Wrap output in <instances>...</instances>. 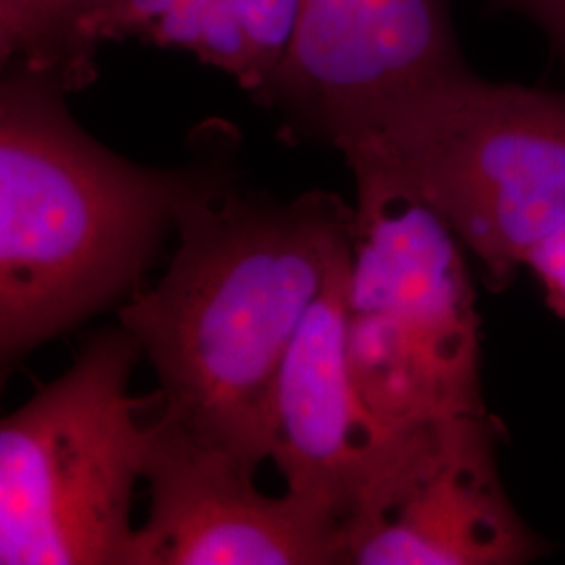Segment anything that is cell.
<instances>
[{"instance_id": "10", "label": "cell", "mask_w": 565, "mask_h": 565, "mask_svg": "<svg viewBox=\"0 0 565 565\" xmlns=\"http://www.w3.org/2000/svg\"><path fill=\"white\" fill-rule=\"evenodd\" d=\"M298 0H99L82 28L97 60L105 42L177 49L233 76L256 97L281 65Z\"/></svg>"}, {"instance_id": "7", "label": "cell", "mask_w": 565, "mask_h": 565, "mask_svg": "<svg viewBox=\"0 0 565 565\" xmlns=\"http://www.w3.org/2000/svg\"><path fill=\"white\" fill-rule=\"evenodd\" d=\"M450 0H298L281 65L256 102L291 139L329 145L387 103L465 70Z\"/></svg>"}, {"instance_id": "5", "label": "cell", "mask_w": 565, "mask_h": 565, "mask_svg": "<svg viewBox=\"0 0 565 565\" xmlns=\"http://www.w3.org/2000/svg\"><path fill=\"white\" fill-rule=\"evenodd\" d=\"M103 329L60 380L0 425V564L130 565L132 494L145 480L160 394L132 396L141 356Z\"/></svg>"}, {"instance_id": "8", "label": "cell", "mask_w": 565, "mask_h": 565, "mask_svg": "<svg viewBox=\"0 0 565 565\" xmlns=\"http://www.w3.org/2000/svg\"><path fill=\"white\" fill-rule=\"evenodd\" d=\"M145 480L151 509L130 565H333L340 532L296 494L268 497L256 471L156 419Z\"/></svg>"}, {"instance_id": "11", "label": "cell", "mask_w": 565, "mask_h": 565, "mask_svg": "<svg viewBox=\"0 0 565 565\" xmlns=\"http://www.w3.org/2000/svg\"><path fill=\"white\" fill-rule=\"evenodd\" d=\"M99 0H0V60L61 82L70 93L97 72L82 28Z\"/></svg>"}, {"instance_id": "3", "label": "cell", "mask_w": 565, "mask_h": 565, "mask_svg": "<svg viewBox=\"0 0 565 565\" xmlns=\"http://www.w3.org/2000/svg\"><path fill=\"white\" fill-rule=\"evenodd\" d=\"M345 285L350 375L392 431L486 415L482 321L467 252L424 198L364 151Z\"/></svg>"}, {"instance_id": "4", "label": "cell", "mask_w": 565, "mask_h": 565, "mask_svg": "<svg viewBox=\"0 0 565 565\" xmlns=\"http://www.w3.org/2000/svg\"><path fill=\"white\" fill-rule=\"evenodd\" d=\"M333 147L364 151L411 184L492 291L565 224V90L482 81L465 67L387 103Z\"/></svg>"}, {"instance_id": "6", "label": "cell", "mask_w": 565, "mask_h": 565, "mask_svg": "<svg viewBox=\"0 0 565 565\" xmlns=\"http://www.w3.org/2000/svg\"><path fill=\"white\" fill-rule=\"evenodd\" d=\"M501 424L457 417L406 431L340 534L343 565H524L548 553L501 476Z\"/></svg>"}, {"instance_id": "12", "label": "cell", "mask_w": 565, "mask_h": 565, "mask_svg": "<svg viewBox=\"0 0 565 565\" xmlns=\"http://www.w3.org/2000/svg\"><path fill=\"white\" fill-rule=\"evenodd\" d=\"M522 270L532 273L546 306L565 323V224L525 252Z\"/></svg>"}, {"instance_id": "9", "label": "cell", "mask_w": 565, "mask_h": 565, "mask_svg": "<svg viewBox=\"0 0 565 565\" xmlns=\"http://www.w3.org/2000/svg\"><path fill=\"white\" fill-rule=\"evenodd\" d=\"M350 254L306 312L270 403V461L279 467L285 490L321 511L340 534L364 488L406 434L387 429L371 415L350 375Z\"/></svg>"}, {"instance_id": "1", "label": "cell", "mask_w": 565, "mask_h": 565, "mask_svg": "<svg viewBox=\"0 0 565 565\" xmlns=\"http://www.w3.org/2000/svg\"><path fill=\"white\" fill-rule=\"evenodd\" d=\"M174 231L168 270L128 298L120 324L158 373V419L258 471L282 359L352 249L354 205L327 191L279 202L212 168Z\"/></svg>"}, {"instance_id": "2", "label": "cell", "mask_w": 565, "mask_h": 565, "mask_svg": "<svg viewBox=\"0 0 565 565\" xmlns=\"http://www.w3.org/2000/svg\"><path fill=\"white\" fill-rule=\"evenodd\" d=\"M0 354L36 345L135 296L210 168H145L103 147L61 82L2 65Z\"/></svg>"}, {"instance_id": "13", "label": "cell", "mask_w": 565, "mask_h": 565, "mask_svg": "<svg viewBox=\"0 0 565 565\" xmlns=\"http://www.w3.org/2000/svg\"><path fill=\"white\" fill-rule=\"evenodd\" d=\"M539 25L565 65V0H492Z\"/></svg>"}]
</instances>
